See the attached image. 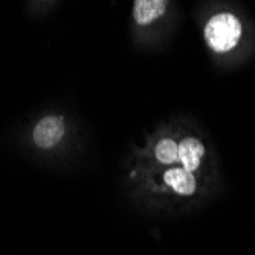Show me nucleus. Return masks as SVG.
<instances>
[{
	"mask_svg": "<svg viewBox=\"0 0 255 255\" xmlns=\"http://www.w3.org/2000/svg\"><path fill=\"white\" fill-rule=\"evenodd\" d=\"M64 131H66L64 120L61 117L49 115V117H44L37 123L32 137L37 147L52 148L63 139Z\"/></svg>",
	"mask_w": 255,
	"mask_h": 255,
	"instance_id": "obj_2",
	"label": "nucleus"
},
{
	"mask_svg": "<svg viewBox=\"0 0 255 255\" xmlns=\"http://www.w3.org/2000/svg\"><path fill=\"white\" fill-rule=\"evenodd\" d=\"M242 35V21L231 12L216 14L208 20L203 29L206 44L217 54H226L233 51L240 43Z\"/></svg>",
	"mask_w": 255,
	"mask_h": 255,
	"instance_id": "obj_1",
	"label": "nucleus"
},
{
	"mask_svg": "<svg viewBox=\"0 0 255 255\" xmlns=\"http://www.w3.org/2000/svg\"><path fill=\"white\" fill-rule=\"evenodd\" d=\"M154 154L160 164H174V162L179 160V145L173 139H160L154 148Z\"/></svg>",
	"mask_w": 255,
	"mask_h": 255,
	"instance_id": "obj_6",
	"label": "nucleus"
},
{
	"mask_svg": "<svg viewBox=\"0 0 255 255\" xmlns=\"http://www.w3.org/2000/svg\"><path fill=\"white\" fill-rule=\"evenodd\" d=\"M168 2L165 0H136L133 6V17L137 25H150L164 15Z\"/></svg>",
	"mask_w": 255,
	"mask_h": 255,
	"instance_id": "obj_4",
	"label": "nucleus"
},
{
	"mask_svg": "<svg viewBox=\"0 0 255 255\" xmlns=\"http://www.w3.org/2000/svg\"><path fill=\"white\" fill-rule=\"evenodd\" d=\"M205 154L203 144L196 137H185L179 144V160L182 164V168H185L190 173H194Z\"/></svg>",
	"mask_w": 255,
	"mask_h": 255,
	"instance_id": "obj_3",
	"label": "nucleus"
},
{
	"mask_svg": "<svg viewBox=\"0 0 255 255\" xmlns=\"http://www.w3.org/2000/svg\"><path fill=\"white\" fill-rule=\"evenodd\" d=\"M164 180L168 187L182 196H191L196 191V177L185 168H171L164 174Z\"/></svg>",
	"mask_w": 255,
	"mask_h": 255,
	"instance_id": "obj_5",
	"label": "nucleus"
}]
</instances>
